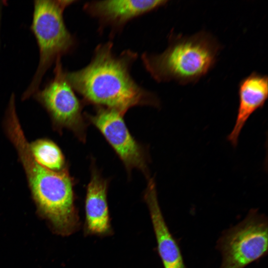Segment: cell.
Listing matches in <instances>:
<instances>
[{"instance_id":"obj_3","label":"cell","mask_w":268,"mask_h":268,"mask_svg":"<svg viewBox=\"0 0 268 268\" xmlns=\"http://www.w3.org/2000/svg\"><path fill=\"white\" fill-rule=\"evenodd\" d=\"M168 41L162 53L144 52L141 56L145 69L158 82L197 83L214 67L222 48L216 38L205 30L186 35L172 29Z\"/></svg>"},{"instance_id":"obj_7","label":"cell","mask_w":268,"mask_h":268,"mask_svg":"<svg viewBox=\"0 0 268 268\" xmlns=\"http://www.w3.org/2000/svg\"><path fill=\"white\" fill-rule=\"evenodd\" d=\"M124 116L119 111L101 107H96L93 114L85 115L113 148L129 174L137 169L148 179V155L144 147L130 133Z\"/></svg>"},{"instance_id":"obj_5","label":"cell","mask_w":268,"mask_h":268,"mask_svg":"<svg viewBox=\"0 0 268 268\" xmlns=\"http://www.w3.org/2000/svg\"><path fill=\"white\" fill-rule=\"evenodd\" d=\"M54 71L53 78L32 96L47 112L55 131L61 134L67 129L84 142L87 125L82 114V101L67 79L61 58L56 61Z\"/></svg>"},{"instance_id":"obj_8","label":"cell","mask_w":268,"mask_h":268,"mask_svg":"<svg viewBox=\"0 0 268 268\" xmlns=\"http://www.w3.org/2000/svg\"><path fill=\"white\" fill-rule=\"evenodd\" d=\"M167 0H105L86 2L83 7L89 16L96 19L100 30L110 27L113 35L121 31L134 19L167 4Z\"/></svg>"},{"instance_id":"obj_4","label":"cell","mask_w":268,"mask_h":268,"mask_svg":"<svg viewBox=\"0 0 268 268\" xmlns=\"http://www.w3.org/2000/svg\"><path fill=\"white\" fill-rule=\"evenodd\" d=\"M74 0H36L31 30L39 50V62L32 80L22 95L24 100L39 89L42 79L53 64L59 58L72 52L77 44L64 19L66 8Z\"/></svg>"},{"instance_id":"obj_13","label":"cell","mask_w":268,"mask_h":268,"mask_svg":"<svg viewBox=\"0 0 268 268\" xmlns=\"http://www.w3.org/2000/svg\"><path fill=\"white\" fill-rule=\"evenodd\" d=\"M2 2L3 1L0 0V17L1 9V6L2 5Z\"/></svg>"},{"instance_id":"obj_10","label":"cell","mask_w":268,"mask_h":268,"mask_svg":"<svg viewBox=\"0 0 268 268\" xmlns=\"http://www.w3.org/2000/svg\"><path fill=\"white\" fill-rule=\"evenodd\" d=\"M144 199L148 206L156 237L157 250L164 268H187L179 246L163 217L157 198L155 183L148 179Z\"/></svg>"},{"instance_id":"obj_2","label":"cell","mask_w":268,"mask_h":268,"mask_svg":"<svg viewBox=\"0 0 268 268\" xmlns=\"http://www.w3.org/2000/svg\"><path fill=\"white\" fill-rule=\"evenodd\" d=\"M3 125L6 135L23 166L38 214L55 233L62 236L72 234L78 229L80 223L74 204L75 181L68 166L54 171L34 159L20 124L13 97L9 99Z\"/></svg>"},{"instance_id":"obj_12","label":"cell","mask_w":268,"mask_h":268,"mask_svg":"<svg viewBox=\"0 0 268 268\" xmlns=\"http://www.w3.org/2000/svg\"><path fill=\"white\" fill-rule=\"evenodd\" d=\"M31 154L41 165L54 171H60L67 166L64 155L52 140L41 138L29 143Z\"/></svg>"},{"instance_id":"obj_11","label":"cell","mask_w":268,"mask_h":268,"mask_svg":"<svg viewBox=\"0 0 268 268\" xmlns=\"http://www.w3.org/2000/svg\"><path fill=\"white\" fill-rule=\"evenodd\" d=\"M92 164L85 201V232L86 234L105 235L111 231L107 198L109 181Z\"/></svg>"},{"instance_id":"obj_9","label":"cell","mask_w":268,"mask_h":268,"mask_svg":"<svg viewBox=\"0 0 268 268\" xmlns=\"http://www.w3.org/2000/svg\"><path fill=\"white\" fill-rule=\"evenodd\" d=\"M239 105L233 128L227 139L235 147L241 131L250 117L263 108L268 98V77L253 71L242 79L238 86Z\"/></svg>"},{"instance_id":"obj_1","label":"cell","mask_w":268,"mask_h":268,"mask_svg":"<svg viewBox=\"0 0 268 268\" xmlns=\"http://www.w3.org/2000/svg\"><path fill=\"white\" fill-rule=\"evenodd\" d=\"M111 41L99 44L84 67L66 71L67 79L84 103L119 111L123 115L138 106L160 107L157 96L133 78L131 69L138 57L127 49L116 55Z\"/></svg>"},{"instance_id":"obj_6","label":"cell","mask_w":268,"mask_h":268,"mask_svg":"<svg viewBox=\"0 0 268 268\" xmlns=\"http://www.w3.org/2000/svg\"><path fill=\"white\" fill-rule=\"evenodd\" d=\"M267 217L251 209L243 220L224 231L217 243L222 257L220 268H244L268 253Z\"/></svg>"}]
</instances>
